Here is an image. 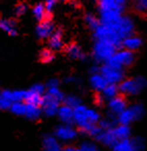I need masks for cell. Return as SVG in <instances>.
I'll return each mask as SVG.
<instances>
[{
	"label": "cell",
	"instance_id": "obj_26",
	"mask_svg": "<svg viewBox=\"0 0 147 151\" xmlns=\"http://www.w3.org/2000/svg\"><path fill=\"white\" fill-rule=\"evenodd\" d=\"M32 15L36 21H43L47 18H50V15L47 13V9L45 7L44 3H36L34 6L32 7Z\"/></svg>",
	"mask_w": 147,
	"mask_h": 151
},
{
	"label": "cell",
	"instance_id": "obj_17",
	"mask_svg": "<svg viewBox=\"0 0 147 151\" xmlns=\"http://www.w3.org/2000/svg\"><path fill=\"white\" fill-rule=\"evenodd\" d=\"M64 52H65L66 56L70 60H84L87 58V54L83 50L81 46L78 43H70L64 47Z\"/></svg>",
	"mask_w": 147,
	"mask_h": 151
},
{
	"label": "cell",
	"instance_id": "obj_31",
	"mask_svg": "<svg viewBox=\"0 0 147 151\" xmlns=\"http://www.w3.org/2000/svg\"><path fill=\"white\" fill-rule=\"evenodd\" d=\"M70 1H72V0H45L44 4L47 9V13L51 16V14H52V12L54 11V9L56 7L57 3H59V2L66 3V2H70Z\"/></svg>",
	"mask_w": 147,
	"mask_h": 151
},
{
	"label": "cell",
	"instance_id": "obj_36",
	"mask_svg": "<svg viewBox=\"0 0 147 151\" xmlns=\"http://www.w3.org/2000/svg\"><path fill=\"white\" fill-rule=\"evenodd\" d=\"M46 88H52V87H60V81L57 78H51L47 81Z\"/></svg>",
	"mask_w": 147,
	"mask_h": 151
},
{
	"label": "cell",
	"instance_id": "obj_33",
	"mask_svg": "<svg viewBox=\"0 0 147 151\" xmlns=\"http://www.w3.org/2000/svg\"><path fill=\"white\" fill-rule=\"evenodd\" d=\"M28 12V4L25 2L18 3L15 6V15L17 17H23L24 15H26Z\"/></svg>",
	"mask_w": 147,
	"mask_h": 151
},
{
	"label": "cell",
	"instance_id": "obj_16",
	"mask_svg": "<svg viewBox=\"0 0 147 151\" xmlns=\"http://www.w3.org/2000/svg\"><path fill=\"white\" fill-rule=\"evenodd\" d=\"M56 29L55 23L51 18H47L43 21H40L35 27V35L40 40H48L50 36Z\"/></svg>",
	"mask_w": 147,
	"mask_h": 151
},
{
	"label": "cell",
	"instance_id": "obj_37",
	"mask_svg": "<svg viewBox=\"0 0 147 151\" xmlns=\"http://www.w3.org/2000/svg\"><path fill=\"white\" fill-rule=\"evenodd\" d=\"M61 151H79V149L74 146H66L61 149Z\"/></svg>",
	"mask_w": 147,
	"mask_h": 151
},
{
	"label": "cell",
	"instance_id": "obj_24",
	"mask_svg": "<svg viewBox=\"0 0 147 151\" xmlns=\"http://www.w3.org/2000/svg\"><path fill=\"white\" fill-rule=\"evenodd\" d=\"M25 114L24 117L27 118L28 120L31 121H35L38 120L40 118L42 114V109H40V106L38 105H33V104H29V103L25 102Z\"/></svg>",
	"mask_w": 147,
	"mask_h": 151
},
{
	"label": "cell",
	"instance_id": "obj_28",
	"mask_svg": "<svg viewBox=\"0 0 147 151\" xmlns=\"http://www.w3.org/2000/svg\"><path fill=\"white\" fill-rule=\"evenodd\" d=\"M81 103H82L81 97L76 95V94H67V95L64 96L63 104L67 105V106L72 107V109H75L76 106L80 105Z\"/></svg>",
	"mask_w": 147,
	"mask_h": 151
},
{
	"label": "cell",
	"instance_id": "obj_9",
	"mask_svg": "<svg viewBox=\"0 0 147 151\" xmlns=\"http://www.w3.org/2000/svg\"><path fill=\"white\" fill-rule=\"evenodd\" d=\"M25 90H9L0 91V109L7 111L13 102L24 101Z\"/></svg>",
	"mask_w": 147,
	"mask_h": 151
},
{
	"label": "cell",
	"instance_id": "obj_35",
	"mask_svg": "<svg viewBox=\"0 0 147 151\" xmlns=\"http://www.w3.org/2000/svg\"><path fill=\"white\" fill-rule=\"evenodd\" d=\"M79 151H99V147L92 142H83L80 145Z\"/></svg>",
	"mask_w": 147,
	"mask_h": 151
},
{
	"label": "cell",
	"instance_id": "obj_38",
	"mask_svg": "<svg viewBox=\"0 0 147 151\" xmlns=\"http://www.w3.org/2000/svg\"><path fill=\"white\" fill-rule=\"evenodd\" d=\"M134 1H136V0H134Z\"/></svg>",
	"mask_w": 147,
	"mask_h": 151
},
{
	"label": "cell",
	"instance_id": "obj_23",
	"mask_svg": "<svg viewBox=\"0 0 147 151\" xmlns=\"http://www.w3.org/2000/svg\"><path fill=\"white\" fill-rule=\"evenodd\" d=\"M112 130L117 141L130 139L131 133H132L131 127L129 126V125H122V124L114 125V126L112 127Z\"/></svg>",
	"mask_w": 147,
	"mask_h": 151
},
{
	"label": "cell",
	"instance_id": "obj_7",
	"mask_svg": "<svg viewBox=\"0 0 147 151\" xmlns=\"http://www.w3.org/2000/svg\"><path fill=\"white\" fill-rule=\"evenodd\" d=\"M145 115V107L142 103L136 102L127 106L124 111H122L116 117V121L118 124L129 125L130 126L135 121L141 120Z\"/></svg>",
	"mask_w": 147,
	"mask_h": 151
},
{
	"label": "cell",
	"instance_id": "obj_8",
	"mask_svg": "<svg viewBox=\"0 0 147 151\" xmlns=\"http://www.w3.org/2000/svg\"><path fill=\"white\" fill-rule=\"evenodd\" d=\"M117 47L114 46L113 44L109 42H105V41H93L92 45V50H91V54L97 64H105L108 62L112 54L117 50Z\"/></svg>",
	"mask_w": 147,
	"mask_h": 151
},
{
	"label": "cell",
	"instance_id": "obj_27",
	"mask_svg": "<svg viewBox=\"0 0 147 151\" xmlns=\"http://www.w3.org/2000/svg\"><path fill=\"white\" fill-rule=\"evenodd\" d=\"M84 22L87 25V27L91 30H94L99 24V17L94 15L93 13H86L84 15Z\"/></svg>",
	"mask_w": 147,
	"mask_h": 151
},
{
	"label": "cell",
	"instance_id": "obj_12",
	"mask_svg": "<svg viewBox=\"0 0 147 151\" xmlns=\"http://www.w3.org/2000/svg\"><path fill=\"white\" fill-rule=\"evenodd\" d=\"M46 91V86L44 83H34L28 90H25V99L24 102L29 104L38 105L40 106L43 95Z\"/></svg>",
	"mask_w": 147,
	"mask_h": 151
},
{
	"label": "cell",
	"instance_id": "obj_15",
	"mask_svg": "<svg viewBox=\"0 0 147 151\" xmlns=\"http://www.w3.org/2000/svg\"><path fill=\"white\" fill-rule=\"evenodd\" d=\"M89 87L97 93H101L103 89L108 85L105 78L99 72V66H92L90 68V75L88 78Z\"/></svg>",
	"mask_w": 147,
	"mask_h": 151
},
{
	"label": "cell",
	"instance_id": "obj_22",
	"mask_svg": "<svg viewBox=\"0 0 147 151\" xmlns=\"http://www.w3.org/2000/svg\"><path fill=\"white\" fill-rule=\"evenodd\" d=\"M62 124H72V118H74V109L67 106L65 104H62L58 107L57 114H56Z\"/></svg>",
	"mask_w": 147,
	"mask_h": 151
},
{
	"label": "cell",
	"instance_id": "obj_3",
	"mask_svg": "<svg viewBox=\"0 0 147 151\" xmlns=\"http://www.w3.org/2000/svg\"><path fill=\"white\" fill-rule=\"evenodd\" d=\"M99 23L116 21L124 14L126 0H97Z\"/></svg>",
	"mask_w": 147,
	"mask_h": 151
},
{
	"label": "cell",
	"instance_id": "obj_6",
	"mask_svg": "<svg viewBox=\"0 0 147 151\" xmlns=\"http://www.w3.org/2000/svg\"><path fill=\"white\" fill-rule=\"evenodd\" d=\"M136 62V54L135 52L129 51L125 49H117L116 51L112 54V56L108 60L107 63L109 66L114 67L116 69L123 70L126 68H130L134 65V63Z\"/></svg>",
	"mask_w": 147,
	"mask_h": 151
},
{
	"label": "cell",
	"instance_id": "obj_32",
	"mask_svg": "<svg viewBox=\"0 0 147 151\" xmlns=\"http://www.w3.org/2000/svg\"><path fill=\"white\" fill-rule=\"evenodd\" d=\"M134 9L140 15L145 14L147 9V0H136L134 3Z\"/></svg>",
	"mask_w": 147,
	"mask_h": 151
},
{
	"label": "cell",
	"instance_id": "obj_21",
	"mask_svg": "<svg viewBox=\"0 0 147 151\" xmlns=\"http://www.w3.org/2000/svg\"><path fill=\"white\" fill-rule=\"evenodd\" d=\"M44 151H61L60 142L55 138L54 134H46L42 141Z\"/></svg>",
	"mask_w": 147,
	"mask_h": 151
},
{
	"label": "cell",
	"instance_id": "obj_4",
	"mask_svg": "<svg viewBox=\"0 0 147 151\" xmlns=\"http://www.w3.org/2000/svg\"><path fill=\"white\" fill-rule=\"evenodd\" d=\"M64 96L65 94L60 89V87L46 88L45 94L43 95L42 103H40L43 115L49 118L56 116L58 107L61 105V103H63Z\"/></svg>",
	"mask_w": 147,
	"mask_h": 151
},
{
	"label": "cell",
	"instance_id": "obj_2",
	"mask_svg": "<svg viewBox=\"0 0 147 151\" xmlns=\"http://www.w3.org/2000/svg\"><path fill=\"white\" fill-rule=\"evenodd\" d=\"M101 119L102 117L99 111L87 106L83 103H81L74 109L72 123H75L76 126L84 133L88 134L90 129L99 124Z\"/></svg>",
	"mask_w": 147,
	"mask_h": 151
},
{
	"label": "cell",
	"instance_id": "obj_11",
	"mask_svg": "<svg viewBox=\"0 0 147 151\" xmlns=\"http://www.w3.org/2000/svg\"><path fill=\"white\" fill-rule=\"evenodd\" d=\"M99 72L102 74L108 83L119 85L120 81L124 77V71L120 69H116L114 67L109 66L108 64H102L99 66Z\"/></svg>",
	"mask_w": 147,
	"mask_h": 151
},
{
	"label": "cell",
	"instance_id": "obj_18",
	"mask_svg": "<svg viewBox=\"0 0 147 151\" xmlns=\"http://www.w3.org/2000/svg\"><path fill=\"white\" fill-rule=\"evenodd\" d=\"M48 48L51 49L52 51H59L64 48V38L63 31L59 28H56L55 31L48 39Z\"/></svg>",
	"mask_w": 147,
	"mask_h": 151
},
{
	"label": "cell",
	"instance_id": "obj_20",
	"mask_svg": "<svg viewBox=\"0 0 147 151\" xmlns=\"http://www.w3.org/2000/svg\"><path fill=\"white\" fill-rule=\"evenodd\" d=\"M0 30L9 37H16L19 32L17 21L11 18H0Z\"/></svg>",
	"mask_w": 147,
	"mask_h": 151
},
{
	"label": "cell",
	"instance_id": "obj_13",
	"mask_svg": "<svg viewBox=\"0 0 147 151\" xmlns=\"http://www.w3.org/2000/svg\"><path fill=\"white\" fill-rule=\"evenodd\" d=\"M54 137L59 142H72L78 137V130L72 124H61L54 130Z\"/></svg>",
	"mask_w": 147,
	"mask_h": 151
},
{
	"label": "cell",
	"instance_id": "obj_10",
	"mask_svg": "<svg viewBox=\"0 0 147 151\" xmlns=\"http://www.w3.org/2000/svg\"><path fill=\"white\" fill-rule=\"evenodd\" d=\"M145 148V141L141 137L133 139L117 141L112 146V151H143Z\"/></svg>",
	"mask_w": 147,
	"mask_h": 151
},
{
	"label": "cell",
	"instance_id": "obj_1",
	"mask_svg": "<svg viewBox=\"0 0 147 151\" xmlns=\"http://www.w3.org/2000/svg\"><path fill=\"white\" fill-rule=\"evenodd\" d=\"M136 31V21L132 16L123 14L116 21L110 23H99L93 30V39L95 41H105L120 47L122 40Z\"/></svg>",
	"mask_w": 147,
	"mask_h": 151
},
{
	"label": "cell",
	"instance_id": "obj_30",
	"mask_svg": "<svg viewBox=\"0 0 147 151\" xmlns=\"http://www.w3.org/2000/svg\"><path fill=\"white\" fill-rule=\"evenodd\" d=\"M40 60H42L44 64H50L55 60V53L54 51H52L51 49L44 48L42 51L40 52Z\"/></svg>",
	"mask_w": 147,
	"mask_h": 151
},
{
	"label": "cell",
	"instance_id": "obj_25",
	"mask_svg": "<svg viewBox=\"0 0 147 151\" xmlns=\"http://www.w3.org/2000/svg\"><path fill=\"white\" fill-rule=\"evenodd\" d=\"M99 94V96L103 98L104 101H108V100L112 99V98L116 97L117 95H119L118 85L108 83V85L103 89V91Z\"/></svg>",
	"mask_w": 147,
	"mask_h": 151
},
{
	"label": "cell",
	"instance_id": "obj_14",
	"mask_svg": "<svg viewBox=\"0 0 147 151\" xmlns=\"http://www.w3.org/2000/svg\"><path fill=\"white\" fill-rule=\"evenodd\" d=\"M127 105V100L124 96L122 95H117L116 97L112 98L107 101V109L109 111V117L116 119V117L121 113L122 111H124Z\"/></svg>",
	"mask_w": 147,
	"mask_h": 151
},
{
	"label": "cell",
	"instance_id": "obj_29",
	"mask_svg": "<svg viewBox=\"0 0 147 151\" xmlns=\"http://www.w3.org/2000/svg\"><path fill=\"white\" fill-rule=\"evenodd\" d=\"M25 102L24 101H18V102H13L11 105L9 111H11L13 115L19 116V117H24L25 114Z\"/></svg>",
	"mask_w": 147,
	"mask_h": 151
},
{
	"label": "cell",
	"instance_id": "obj_5",
	"mask_svg": "<svg viewBox=\"0 0 147 151\" xmlns=\"http://www.w3.org/2000/svg\"><path fill=\"white\" fill-rule=\"evenodd\" d=\"M146 78L141 75L123 78L118 85V91L124 97H136L146 88Z\"/></svg>",
	"mask_w": 147,
	"mask_h": 151
},
{
	"label": "cell",
	"instance_id": "obj_19",
	"mask_svg": "<svg viewBox=\"0 0 147 151\" xmlns=\"http://www.w3.org/2000/svg\"><path fill=\"white\" fill-rule=\"evenodd\" d=\"M142 45H143V39L140 36L136 35V33H133L131 36L123 39L120 44V47L125 49V50L135 52L137 50H139L142 47Z\"/></svg>",
	"mask_w": 147,
	"mask_h": 151
},
{
	"label": "cell",
	"instance_id": "obj_34",
	"mask_svg": "<svg viewBox=\"0 0 147 151\" xmlns=\"http://www.w3.org/2000/svg\"><path fill=\"white\" fill-rule=\"evenodd\" d=\"M63 82L67 86H75V87H79L82 85V80L79 77L75 75H68L63 79Z\"/></svg>",
	"mask_w": 147,
	"mask_h": 151
}]
</instances>
